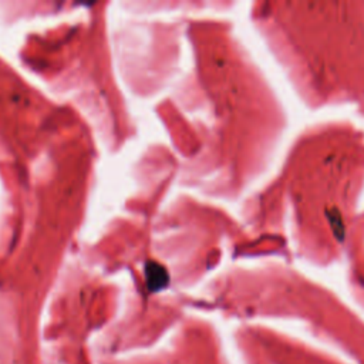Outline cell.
Instances as JSON below:
<instances>
[{"label": "cell", "mask_w": 364, "mask_h": 364, "mask_svg": "<svg viewBox=\"0 0 364 364\" xmlns=\"http://www.w3.org/2000/svg\"><path fill=\"white\" fill-rule=\"evenodd\" d=\"M328 220H330L331 226L334 228V233L338 237V240H343V237H344V226H343V220H341L340 215L337 213V210H331L330 212Z\"/></svg>", "instance_id": "6da1fadb"}]
</instances>
